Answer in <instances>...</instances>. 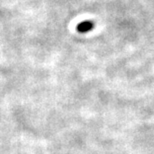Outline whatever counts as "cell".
Masks as SVG:
<instances>
[{"instance_id":"6da1fadb","label":"cell","mask_w":154,"mask_h":154,"mask_svg":"<svg viewBox=\"0 0 154 154\" xmlns=\"http://www.w3.org/2000/svg\"><path fill=\"white\" fill-rule=\"evenodd\" d=\"M94 22L91 20H84L80 22L76 26V30L78 33H88L94 28Z\"/></svg>"}]
</instances>
